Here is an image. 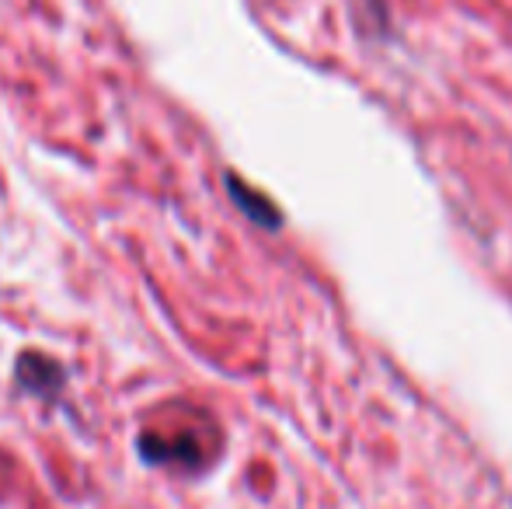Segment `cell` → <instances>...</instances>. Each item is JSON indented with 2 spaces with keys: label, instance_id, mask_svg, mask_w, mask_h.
<instances>
[{
  "label": "cell",
  "instance_id": "cell-2",
  "mask_svg": "<svg viewBox=\"0 0 512 509\" xmlns=\"http://www.w3.org/2000/svg\"><path fill=\"white\" fill-rule=\"evenodd\" d=\"M143 464H178V468H196L199 464V443L192 436H161V433H140L136 440Z\"/></svg>",
  "mask_w": 512,
  "mask_h": 509
},
{
  "label": "cell",
  "instance_id": "cell-1",
  "mask_svg": "<svg viewBox=\"0 0 512 509\" xmlns=\"http://www.w3.org/2000/svg\"><path fill=\"white\" fill-rule=\"evenodd\" d=\"M14 381L32 398H56L63 391V384H67V370L53 356L28 349V353H21L14 360Z\"/></svg>",
  "mask_w": 512,
  "mask_h": 509
},
{
  "label": "cell",
  "instance_id": "cell-3",
  "mask_svg": "<svg viewBox=\"0 0 512 509\" xmlns=\"http://www.w3.org/2000/svg\"><path fill=\"white\" fill-rule=\"evenodd\" d=\"M227 192H230V199H234V206L251 220V224L265 227V231H279V227H283V213L276 210V203H272L265 192L251 189L248 182H241L234 171H227Z\"/></svg>",
  "mask_w": 512,
  "mask_h": 509
}]
</instances>
